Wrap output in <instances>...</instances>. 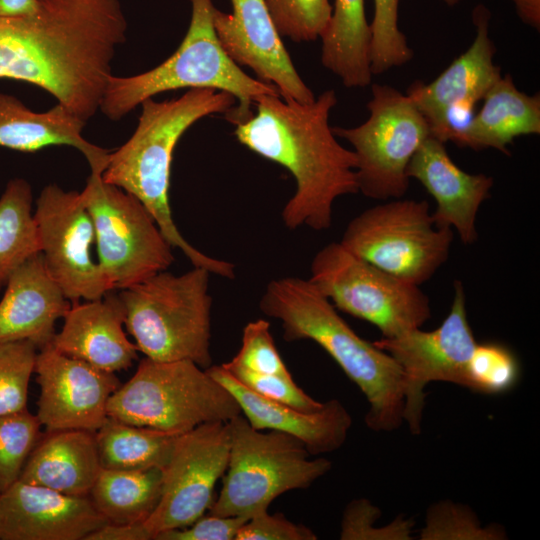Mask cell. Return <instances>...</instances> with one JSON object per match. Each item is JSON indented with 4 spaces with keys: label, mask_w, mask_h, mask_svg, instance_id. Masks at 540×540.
<instances>
[{
    "label": "cell",
    "mask_w": 540,
    "mask_h": 540,
    "mask_svg": "<svg viewBox=\"0 0 540 540\" xmlns=\"http://www.w3.org/2000/svg\"><path fill=\"white\" fill-rule=\"evenodd\" d=\"M126 32L120 0H37L29 14L0 18V78L40 87L87 122Z\"/></svg>",
    "instance_id": "cell-1"
},
{
    "label": "cell",
    "mask_w": 540,
    "mask_h": 540,
    "mask_svg": "<svg viewBox=\"0 0 540 540\" xmlns=\"http://www.w3.org/2000/svg\"><path fill=\"white\" fill-rule=\"evenodd\" d=\"M336 104L332 89L310 103L263 95L255 101L256 113L236 125L234 134L242 145L294 177L296 190L281 213L290 230L329 229L334 201L358 192L356 155L336 140L329 125Z\"/></svg>",
    "instance_id": "cell-2"
},
{
    "label": "cell",
    "mask_w": 540,
    "mask_h": 540,
    "mask_svg": "<svg viewBox=\"0 0 540 540\" xmlns=\"http://www.w3.org/2000/svg\"><path fill=\"white\" fill-rule=\"evenodd\" d=\"M235 97L212 88H193L166 101L144 100L137 127L117 150L109 153L102 179L134 195L148 209L172 248H177L195 267L232 279L231 262L208 256L193 247L180 233L169 203L170 172L175 147L198 120L226 114Z\"/></svg>",
    "instance_id": "cell-3"
},
{
    "label": "cell",
    "mask_w": 540,
    "mask_h": 540,
    "mask_svg": "<svg viewBox=\"0 0 540 540\" xmlns=\"http://www.w3.org/2000/svg\"><path fill=\"white\" fill-rule=\"evenodd\" d=\"M261 311L281 322L288 341L312 340L339 365L365 395L366 425L391 432L403 423L402 370L373 342L356 334L334 305L309 279L284 277L270 281L259 302Z\"/></svg>",
    "instance_id": "cell-4"
},
{
    "label": "cell",
    "mask_w": 540,
    "mask_h": 540,
    "mask_svg": "<svg viewBox=\"0 0 540 540\" xmlns=\"http://www.w3.org/2000/svg\"><path fill=\"white\" fill-rule=\"evenodd\" d=\"M191 19L178 49L146 72L109 79L100 106L111 120H119L144 100L181 88H212L232 94L238 102L225 118L235 126L253 115L263 95H279L277 88L246 74L222 48L213 25V0H189Z\"/></svg>",
    "instance_id": "cell-5"
},
{
    "label": "cell",
    "mask_w": 540,
    "mask_h": 540,
    "mask_svg": "<svg viewBox=\"0 0 540 540\" xmlns=\"http://www.w3.org/2000/svg\"><path fill=\"white\" fill-rule=\"evenodd\" d=\"M210 274L195 266L181 275L164 270L120 290L124 325L146 357L211 366Z\"/></svg>",
    "instance_id": "cell-6"
},
{
    "label": "cell",
    "mask_w": 540,
    "mask_h": 540,
    "mask_svg": "<svg viewBox=\"0 0 540 540\" xmlns=\"http://www.w3.org/2000/svg\"><path fill=\"white\" fill-rule=\"evenodd\" d=\"M239 414L233 395L190 360L143 358L107 404L110 418L174 435Z\"/></svg>",
    "instance_id": "cell-7"
},
{
    "label": "cell",
    "mask_w": 540,
    "mask_h": 540,
    "mask_svg": "<svg viewBox=\"0 0 540 540\" xmlns=\"http://www.w3.org/2000/svg\"><path fill=\"white\" fill-rule=\"evenodd\" d=\"M228 425V465L209 514L250 519L268 511L283 493L309 488L332 467L326 458L311 459L305 445L289 434L253 428L242 413Z\"/></svg>",
    "instance_id": "cell-8"
},
{
    "label": "cell",
    "mask_w": 540,
    "mask_h": 540,
    "mask_svg": "<svg viewBox=\"0 0 540 540\" xmlns=\"http://www.w3.org/2000/svg\"><path fill=\"white\" fill-rule=\"evenodd\" d=\"M454 233L435 225L426 200L392 199L354 217L340 243L407 283L420 286L449 257Z\"/></svg>",
    "instance_id": "cell-9"
},
{
    "label": "cell",
    "mask_w": 540,
    "mask_h": 540,
    "mask_svg": "<svg viewBox=\"0 0 540 540\" xmlns=\"http://www.w3.org/2000/svg\"><path fill=\"white\" fill-rule=\"evenodd\" d=\"M309 280L336 309L373 324L383 338L421 328L431 316L429 298L419 286L379 269L340 242L315 254Z\"/></svg>",
    "instance_id": "cell-10"
},
{
    "label": "cell",
    "mask_w": 540,
    "mask_h": 540,
    "mask_svg": "<svg viewBox=\"0 0 540 540\" xmlns=\"http://www.w3.org/2000/svg\"><path fill=\"white\" fill-rule=\"evenodd\" d=\"M371 92L368 119L332 131L353 147L358 192L376 200L402 198L409 188L408 164L431 135L430 127L407 94L378 83Z\"/></svg>",
    "instance_id": "cell-11"
},
{
    "label": "cell",
    "mask_w": 540,
    "mask_h": 540,
    "mask_svg": "<svg viewBox=\"0 0 540 540\" xmlns=\"http://www.w3.org/2000/svg\"><path fill=\"white\" fill-rule=\"evenodd\" d=\"M94 225L97 262L112 289H125L167 270L172 246L134 195L91 172L80 192Z\"/></svg>",
    "instance_id": "cell-12"
},
{
    "label": "cell",
    "mask_w": 540,
    "mask_h": 540,
    "mask_svg": "<svg viewBox=\"0 0 540 540\" xmlns=\"http://www.w3.org/2000/svg\"><path fill=\"white\" fill-rule=\"evenodd\" d=\"M388 353L403 374V422L412 434L421 432L425 388L430 382H448L467 388V368L477 344L466 310L461 281L454 282L449 314L433 331L416 328L393 338L373 342Z\"/></svg>",
    "instance_id": "cell-13"
},
{
    "label": "cell",
    "mask_w": 540,
    "mask_h": 540,
    "mask_svg": "<svg viewBox=\"0 0 540 540\" xmlns=\"http://www.w3.org/2000/svg\"><path fill=\"white\" fill-rule=\"evenodd\" d=\"M33 219L47 271L71 304L113 291L93 257L94 225L80 192L45 186Z\"/></svg>",
    "instance_id": "cell-14"
},
{
    "label": "cell",
    "mask_w": 540,
    "mask_h": 540,
    "mask_svg": "<svg viewBox=\"0 0 540 540\" xmlns=\"http://www.w3.org/2000/svg\"><path fill=\"white\" fill-rule=\"evenodd\" d=\"M228 422L201 424L177 436L162 469L159 503L143 523L150 540L163 531L191 525L209 510L229 457Z\"/></svg>",
    "instance_id": "cell-15"
},
{
    "label": "cell",
    "mask_w": 540,
    "mask_h": 540,
    "mask_svg": "<svg viewBox=\"0 0 540 540\" xmlns=\"http://www.w3.org/2000/svg\"><path fill=\"white\" fill-rule=\"evenodd\" d=\"M34 373L40 387L36 416L47 432H96L108 418L109 398L121 385L115 373L67 356L51 344L37 352Z\"/></svg>",
    "instance_id": "cell-16"
},
{
    "label": "cell",
    "mask_w": 540,
    "mask_h": 540,
    "mask_svg": "<svg viewBox=\"0 0 540 540\" xmlns=\"http://www.w3.org/2000/svg\"><path fill=\"white\" fill-rule=\"evenodd\" d=\"M232 13L213 10V25L228 56L274 85L280 97L300 103L315 100L282 42L264 0H230Z\"/></svg>",
    "instance_id": "cell-17"
},
{
    "label": "cell",
    "mask_w": 540,
    "mask_h": 540,
    "mask_svg": "<svg viewBox=\"0 0 540 540\" xmlns=\"http://www.w3.org/2000/svg\"><path fill=\"white\" fill-rule=\"evenodd\" d=\"M107 523L89 497L20 480L0 493V540H85Z\"/></svg>",
    "instance_id": "cell-18"
},
{
    "label": "cell",
    "mask_w": 540,
    "mask_h": 540,
    "mask_svg": "<svg viewBox=\"0 0 540 540\" xmlns=\"http://www.w3.org/2000/svg\"><path fill=\"white\" fill-rule=\"evenodd\" d=\"M490 17L485 5H476L472 11L476 36L469 48L433 81H416L406 93L427 120L435 138L449 109L475 107L502 75L500 67L493 62L496 49L489 36Z\"/></svg>",
    "instance_id": "cell-19"
},
{
    "label": "cell",
    "mask_w": 540,
    "mask_h": 540,
    "mask_svg": "<svg viewBox=\"0 0 540 540\" xmlns=\"http://www.w3.org/2000/svg\"><path fill=\"white\" fill-rule=\"evenodd\" d=\"M408 177L418 180L435 199L436 226L455 229L464 244L477 240L476 216L494 184L493 178L462 170L448 154L445 143L430 135L411 158Z\"/></svg>",
    "instance_id": "cell-20"
},
{
    "label": "cell",
    "mask_w": 540,
    "mask_h": 540,
    "mask_svg": "<svg viewBox=\"0 0 540 540\" xmlns=\"http://www.w3.org/2000/svg\"><path fill=\"white\" fill-rule=\"evenodd\" d=\"M206 371L233 395L253 428L289 434L300 440L311 455L335 451L346 441L352 417L339 400L324 402L318 411L304 412L254 393L221 365H211Z\"/></svg>",
    "instance_id": "cell-21"
},
{
    "label": "cell",
    "mask_w": 540,
    "mask_h": 540,
    "mask_svg": "<svg viewBox=\"0 0 540 540\" xmlns=\"http://www.w3.org/2000/svg\"><path fill=\"white\" fill-rule=\"evenodd\" d=\"M71 303L37 253L9 276L0 301V342L27 340L38 349L49 345L55 324Z\"/></svg>",
    "instance_id": "cell-22"
},
{
    "label": "cell",
    "mask_w": 540,
    "mask_h": 540,
    "mask_svg": "<svg viewBox=\"0 0 540 540\" xmlns=\"http://www.w3.org/2000/svg\"><path fill=\"white\" fill-rule=\"evenodd\" d=\"M64 324L51 345L59 352L99 369L118 372L138 359V348L126 336L124 312L118 294L108 292L95 300L71 304Z\"/></svg>",
    "instance_id": "cell-23"
},
{
    "label": "cell",
    "mask_w": 540,
    "mask_h": 540,
    "mask_svg": "<svg viewBox=\"0 0 540 540\" xmlns=\"http://www.w3.org/2000/svg\"><path fill=\"white\" fill-rule=\"evenodd\" d=\"M85 124L59 103L35 112L18 98L0 92V147L35 152L54 145L71 146L84 155L91 172L102 174L110 151L82 136Z\"/></svg>",
    "instance_id": "cell-24"
},
{
    "label": "cell",
    "mask_w": 540,
    "mask_h": 540,
    "mask_svg": "<svg viewBox=\"0 0 540 540\" xmlns=\"http://www.w3.org/2000/svg\"><path fill=\"white\" fill-rule=\"evenodd\" d=\"M101 469L95 432L46 431L30 453L19 480L70 496L88 497Z\"/></svg>",
    "instance_id": "cell-25"
},
{
    "label": "cell",
    "mask_w": 540,
    "mask_h": 540,
    "mask_svg": "<svg viewBox=\"0 0 540 540\" xmlns=\"http://www.w3.org/2000/svg\"><path fill=\"white\" fill-rule=\"evenodd\" d=\"M482 101L455 143L459 147L492 148L509 155L508 145L516 137L540 134V94L520 91L511 75H501Z\"/></svg>",
    "instance_id": "cell-26"
},
{
    "label": "cell",
    "mask_w": 540,
    "mask_h": 540,
    "mask_svg": "<svg viewBox=\"0 0 540 540\" xmlns=\"http://www.w3.org/2000/svg\"><path fill=\"white\" fill-rule=\"evenodd\" d=\"M321 62L345 87L371 84V29L364 0H334L329 24L321 36Z\"/></svg>",
    "instance_id": "cell-27"
},
{
    "label": "cell",
    "mask_w": 540,
    "mask_h": 540,
    "mask_svg": "<svg viewBox=\"0 0 540 540\" xmlns=\"http://www.w3.org/2000/svg\"><path fill=\"white\" fill-rule=\"evenodd\" d=\"M162 469H101L88 495L95 509L114 524H143L156 509Z\"/></svg>",
    "instance_id": "cell-28"
},
{
    "label": "cell",
    "mask_w": 540,
    "mask_h": 540,
    "mask_svg": "<svg viewBox=\"0 0 540 540\" xmlns=\"http://www.w3.org/2000/svg\"><path fill=\"white\" fill-rule=\"evenodd\" d=\"M178 435L108 417L95 432L102 469H163Z\"/></svg>",
    "instance_id": "cell-29"
},
{
    "label": "cell",
    "mask_w": 540,
    "mask_h": 540,
    "mask_svg": "<svg viewBox=\"0 0 540 540\" xmlns=\"http://www.w3.org/2000/svg\"><path fill=\"white\" fill-rule=\"evenodd\" d=\"M32 198L30 184L21 178L10 180L0 197V291L17 267L40 252Z\"/></svg>",
    "instance_id": "cell-30"
},
{
    "label": "cell",
    "mask_w": 540,
    "mask_h": 540,
    "mask_svg": "<svg viewBox=\"0 0 540 540\" xmlns=\"http://www.w3.org/2000/svg\"><path fill=\"white\" fill-rule=\"evenodd\" d=\"M38 417L24 408L0 415V493L20 478L23 467L40 439Z\"/></svg>",
    "instance_id": "cell-31"
},
{
    "label": "cell",
    "mask_w": 540,
    "mask_h": 540,
    "mask_svg": "<svg viewBox=\"0 0 540 540\" xmlns=\"http://www.w3.org/2000/svg\"><path fill=\"white\" fill-rule=\"evenodd\" d=\"M420 539L501 540L506 539V533L497 524L482 526L468 506L445 500L428 509Z\"/></svg>",
    "instance_id": "cell-32"
},
{
    "label": "cell",
    "mask_w": 540,
    "mask_h": 540,
    "mask_svg": "<svg viewBox=\"0 0 540 540\" xmlns=\"http://www.w3.org/2000/svg\"><path fill=\"white\" fill-rule=\"evenodd\" d=\"M399 1L373 0L374 12L370 23L373 75L404 65L413 58V50L398 25Z\"/></svg>",
    "instance_id": "cell-33"
},
{
    "label": "cell",
    "mask_w": 540,
    "mask_h": 540,
    "mask_svg": "<svg viewBox=\"0 0 540 540\" xmlns=\"http://www.w3.org/2000/svg\"><path fill=\"white\" fill-rule=\"evenodd\" d=\"M520 366L511 350L499 343H477L470 357L467 388L483 394H499L518 382Z\"/></svg>",
    "instance_id": "cell-34"
},
{
    "label": "cell",
    "mask_w": 540,
    "mask_h": 540,
    "mask_svg": "<svg viewBox=\"0 0 540 540\" xmlns=\"http://www.w3.org/2000/svg\"><path fill=\"white\" fill-rule=\"evenodd\" d=\"M37 350L27 340L0 342V415L27 408Z\"/></svg>",
    "instance_id": "cell-35"
},
{
    "label": "cell",
    "mask_w": 540,
    "mask_h": 540,
    "mask_svg": "<svg viewBox=\"0 0 540 540\" xmlns=\"http://www.w3.org/2000/svg\"><path fill=\"white\" fill-rule=\"evenodd\" d=\"M280 36L300 43L321 38L332 5L329 0H264Z\"/></svg>",
    "instance_id": "cell-36"
},
{
    "label": "cell",
    "mask_w": 540,
    "mask_h": 540,
    "mask_svg": "<svg viewBox=\"0 0 540 540\" xmlns=\"http://www.w3.org/2000/svg\"><path fill=\"white\" fill-rule=\"evenodd\" d=\"M228 363L259 374L291 376L264 319L249 322L243 329L242 345Z\"/></svg>",
    "instance_id": "cell-37"
},
{
    "label": "cell",
    "mask_w": 540,
    "mask_h": 540,
    "mask_svg": "<svg viewBox=\"0 0 540 540\" xmlns=\"http://www.w3.org/2000/svg\"><path fill=\"white\" fill-rule=\"evenodd\" d=\"M221 366L248 389L266 399L304 412H315L323 407L324 402L307 395L297 386L292 376L254 373L228 362Z\"/></svg>",
    "instance_id": "cell-38"
},
{
    "label": "cell",
    "mask_w": 540,
    "mask_h": 540,
    "mask_svg": "<svg viewBox=\"0 0 540 540\" xmlns=\"http://www.w3.org/2000/svg\"><path fill=\"white\" fill-rule=\"evenodd\" d=\"M380 516V510L367 499L350 502L342 517L340 538L343 540L410 539L412 522L396 519L386 529L372 526Z\"/></svg>",
    "instance_id": "cell-39"
},
{
    "label": "cell",
    "mask_w": 540,
    "mask_h": 540,
    "mask_svg": "<svg viewBox=\"0 0 540 540\" xmlns=\"http://www.w3.org/2000/svg\"><path fill=\"white\" fill-rule=\"evenodd\" d=\"M308 527L288 520L283 514L268 511L248 519L239 529L235 540H316Z\"/></svg>",
    "instance_id": "cell-40"
},
{
    "label": "cell",
    "mask_w": 540,
    "mask_h": 540,
    "mask_svg": "<svg viewBox=\"0 0 540 540\" xmlns=\"http://www.w3.org/2000/svg\"><path fill=\"white\" fill-rule=\"evenodd\" d=\"M247 518L203 515L189 526L163 531L154 540H235Z\"/></svg>",
    "instance_id": "cell-41"
},
{
    "label": "cell",
    "mask_w": 540,
    "mask_h": 540,
    "mask_svg": "<svg viewBox=\"0 0 540 540\" xmlns=\"http://www.w3.org/2000/svg\"><path fill=\"white\" fill-rule=\"evenodd\" d=\"M85 540H150L143 524L107 523L90 533Z\"/></svg>",
    "instance_id": "cell-42"
},
{
    "label": "cell",
    "mask_w": 540,
    "mask_h": 540,
    "mask_svg": "<svg viewBox=\"0 0 540 540\" xmlns=\"http://www.w3.org/2000/svg\"><path fill=\"white\" fill-rule=\"evenodd\" d=\"M513 2L516 13L520 20L534 28L540 30V0H510Z\"/></svg>",
    "instance_id": "cell-43"
},
{
    "label": "cell",
    "mask_w": 540,
    "mask_h": 540,
    "mask_svg": "<svg viewBox=\"0 0 540 540\" xmlns=\"http://www.w3.org/2000/svg\"><path fill=\"white\" fill-rule=\"evenodd\" d=\"M37 0H0V18L22 16L36 8Z\"/></svg>",
    "instance_id": "cell-44"
},
{
    "label": "cell",
    "mask_w": 540,
    "mask_h": 540,
    "mask_svg": "<svg viewBox=\"0 0 540 540\" xmlns=\"http://www.w3.org/2000/svg\"><path fill=\"white\" fill-rule=\"evenodd\" d=\"M443 1L448 6H454V5L458 4V2H459V0H443Z\"/></svg>",
    "instance_id": "cell-45"
}]
</instances>
